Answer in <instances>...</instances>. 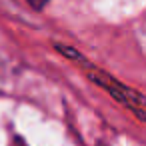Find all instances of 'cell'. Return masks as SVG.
<instances>
[{
  "label": "cell",
  "mask_w": 146,
  "mask_h": 146,
  "mask_svg": "<svg viewBox=\"0 0 146 146\" xmlns=\"http://www.w3.org/2000/svg\"><path fill=\"white\" fill-rule=\"evenodd\" d=\"M56 50H58L60 54H64L66 58H70L72 62H76V66H78L94 84H98L102 90H106L118 104H122L126 110H130L138 120L146 122V98H144L138 90H134V88L122 84L120 80H116L114 76H110V74L104 72L102 68L94 66L92 62H88L86 58H82V54H78V52H76L74 48H70V46L56 44Z\"/></svg>",
  "instance_id": "1"
}]
</instances>
